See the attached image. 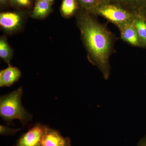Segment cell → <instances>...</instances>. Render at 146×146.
Here are the masks:
<instances>
[{
    "instance_id": "obj_1",
    "label": "cell",
    "mask_w": 146,
    "mask_h": 146,
    "mask_svg": "<svg viewBox=\"0 0 146 146\" xmlns=\"http://www.w3.org/2000/svg\"><path fill=\"white\" fill-rule=\"evenodd\" d=\"M75 16L87 58L107 80L111 69L110 58L114 52L116 36L105 25L100 23L96 15L80 9Z\"/></svg>"
},
{
    "instance_id": "obj_2",
    "label": "cell",
    "mask_w": 146,
    "mask_h": 146,
    "mask_svg": "<svg viewBox=\"0 0 146 146\" xmlns=\"http://www.w3.org/2000/svg\"><path fill=\"white\" fill-rule=\"evenodd\" d=\"M23 94V88L21 86L15 91L1 96L0 115L7 123H12L13 120L18 119L25 126L32 119V115L22 104Z\"/></svg>"
},
{
    "instance_id": "obj_3",
    "label": "cell",
    "mask_w": 146,
    "mask_h": 146,
    "mask_svg": "<svg viewBox=\"0 0 146 146\" xmlns=\"http://www.w3.org/2000/svg\"><path fill=\"white\" fill-rule=\"evenodd\" d=\"M95 14L102 16L117 27L132 22L135 14L120 6L104 1L100 5Z\"/></svg>"
},
{
    "instance_id": "obj_4",
    "label": "cell",
    "mask_w": 146,
    "mask_h": 146,
    "mask_svg": "<svg viewBox=\"0 0 146 146\" xmlns=\"http://www.w3.org/2000/svg\"><path fill=\"white\" fill-rule=\"evenodd\" d=\"M25 16V12L22 11L1 12L0 13L1 28L7 34H14L23 28Z\"/></svg>"
},
{
    "instance_id": "obj_5",
    "label": "cell",
    "mask_w": 146,
    "mask_h": 146,
    "mask_svg": "<svg viewBox=\"0 0 146 146\" xmlns=\"http://www.w3.org/2000/svg\"><path fill=\"white\" fill-rule=\"evenodd\" d=\"M47 127L42 124H36L23 134L13 146H41L42 136Z\"/></svg>"
},
{
    "instance_id": "obj_6",
    "label": "cell",
    "mask_w": 146,
    "mask_h": 146,
    "mask_svg": "<svg viewBox=\"0 0 146 146\" xmlns=\"http://www.w3.org/2000/svg\"><path fill=\"white\" fill-rule=\"evenodd\" d=\"M41 146H72L70 139L64 137L57 130L47 127L42 136Z\"/></svg>"
},
{
    "instance_id": "obj_7",
    "label": "cell",
    "mask_w": 146,
    "mask_h": 146,
    "mask_svg": "<svg viewBox=\"0 0 146 146\" xmlns=\"http://www.w3.org/2000/svg\"><path fill=\"white\" fill-rule=\"evenodd\" d=\"M121 39L133 46L143 48L139 36L132 22L127 23L117 27Z\"/></svg>"
},
{
    "instance_id": "obj_8",
    "label": "cell",
    "mask_w": 146,
    "mask_h": 146,
    "mask_svg": "<svg viewBox=\"0 0 146 146\" xmlns=\"http://www.w3.org/2000/svg\"><path fill=\"white\" fill-rule=\"evenodd\" d=\"M21 75L22 73L18 68L9 65L8 68L0 72V86H12L19 80Z\"/></svg>"
},
{
    "instance_id": "obj_9",
    "label": "cell",
    "mask_w": 146,
    "mask_h": 146,
    "mask_svg": "<svg viewBox=\"0 0 146 146\" xmlns=\"http://www.w3.org/2000/svg\"><path fill=\"white\" fill-rule=\"evenodd\" d=\"M52 5L42 0H35L33 8L29 13L30 16L33 19H45L53 11Z\"/></svg>"
},
{
    "instance_id": "obj_10",
    "label": "cell",
    "mask_w": 146,
    "mask_h": 146,
    "mask_svg": "<svg viewBox=\"0 0 146 146\" xmlns=\"http://www.w3.org/2000/svg\"><path fill=\"white\" fill-rule=\"evenodd\" d=\"M120 6L134 14L142 12L146 7V0H105Z\"/></svg>"
},
{
    "instance_id": "obj_11",
    "label": "cell",
    "mask_w": 146,
    "mask_h": 146,
    "mask_svg": "<svg viewBox=\"0 0 146 146\" xmlns=\"http://www.w3.org/2000/svg\"><path fill=\"white\" fill-rule=\"evenodd\" d=\"M142 47L146 48V19L143 11L136 13L132 21Z\"/></svg>"
},
{
    "instance_id": "obj_12",
    "label": "cell",
    "mask_w": 146,
    "mask_h": 146,
    "mask_svg": "<svg viewBox=\"0 0 146 146\" xmlns=\"http://www.w3.org/2000/svg\"><path fill=\"white\" fill-rule=\"evenodd\" d=\"M80 9L77 0H63L60 7L61 16L65 18L75 16Z\"/></svg>"
},
{
    "instance_id": "obj_13",
    "label": "cell",
    "mask_w": 146,
    "mask_h": 146,
    "mask_svg": "<svg viewBox=\"0 0 146 146\" xmlns=\"http://www.w3.org/2000/svg\"><path fill=\"white\" fill-rule=\"evenodd\" d=\"M13 50L9 45L6 37L1 36L0 38V57L9 65L13 56Z\"/></svg>"
},
{
    "instance_id": "obj_14",
    "label": "cell",
    "mask_w": 146,
    "mask_h": 146,
    "mask_svg": "<svg viewBox=\"0 0 146 146\" xmlns=\"http://www.w3.org/2000/svg\"><path fill=\"white\" fill-rule=\"evenodd\" d=\"M80 9L96 15L97 9L105 0H77Z\"/></svg>"
},
{
    "instance_id": "obj_15",
    "label": "cell",
    "mask_w": 146,
    "mask_h": 146,
    "mask_svg": "<svg viewBox=\"0 0 146 146\" xmlns=\"http://www.w3.org/2000/svg\"><path fill=\"white\" fill-rule=\"evenodd\" d=\"M12 7L18 10H27L32 9L33 0H11Z\"/></svg>"
},
{
    "instance_id": "obj_16",
    "label": "cell",
    "mask_w": 146,
    "mask_h": 146,
    "mask_svg": "<svg viewBox=\"0 0 146 146\" xmlns=\"http://www.w3.org/2000/svg\"><path fill=\"white\" fill-rule=\"evenodd\" d=\"M21 129H14L7 126L3 125H0V133L4 136H10L14 135L15 133L21 130Z\"/></svg>"
},
{
    "instance_id": "obj_17",
    "label": "cell",
    "mask_w": 146,
    "mask_h": 146,
    "mask_svg": "<svg viewBox=\"0 0 146 146\" xmlns=\"http://www.w3.org/2000/svg\"><path fill=\"white\" fill-rule=\"evenodd\" d=\"M1 8H7L12 7L11 0H0Z\"/></svg>"
},
{
    "instance_id": "obj_18",
    "label": "cell",
    "mask_w": 146,
    "mask_h": 146,
    "mask_svg": "<svg viewBox=\"0 0 146 146\" xmlns=\"http://www.w3.org/2000/svg\"><path fill=\"white\" fill-rule=\"evenodd\" d=\"M138 146H146V136L138 142Z\"/></svg>"
},
{
    "instance_id": "obj_19",
    "label": "cell",
    "mask_w": 146,
    "mask_h": 146,
    "mask_svg": "<svg viewBox=\"0 0 146 146\" xmlns=\"http://www.w3.org/2000/svg\"><path fill=\"white\" fill-rule=\"evenodd\" d=\"M42 1H44L46 2L49 3L50 4L53 5L54 3L55 0H42Z\"/></svg>"
},
{
    "instance_id": "obj_20",
    "label": "cell",
    "mask_w": 146,
    "mask_h": 146,
    "mask_svg": "<svg viewBox=\"0 0 146 146\" xmlns=\"http://www.w3.org/2000/svg\"><path fill=\"white\" fill-rule=\"evenodd\" d=\"M143 13L144 16H145V17L146 19V7L145 9H144L143 11Z\"/></svg>"
}]
</instances>
